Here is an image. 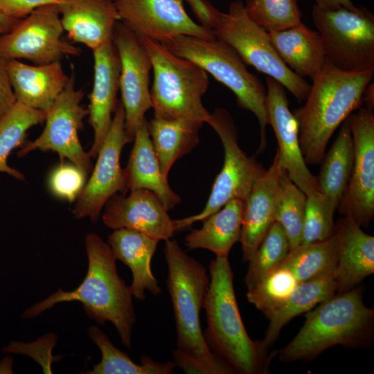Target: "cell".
Segmentation results:
<instances>
[{
    "label": "cell",
    "mask_w": 374,
    "mask_h": 374,
    "mask_svg": "<svg viewBox=\"0 0 374 374\" xmlns=\"http://www.w3.org/2000/svg\"><path fill=\"white\" fill-rule=\"evenodd\" d=\"M165 242L163 253L168 271L166 285L177 335L174 362L186 373H235L213 353L201 328L199 313L210 284L206 268L187 255L177 240Z\"/></svg>",
    "instance_id": "6da1fadb"
},
{
    "label": "cell",
    "mask_w": 374,
    "mask_h": 374,
    "mask_svg": "<svg viewBox=\"0 0 374 374\" xmlns=\"http://www.w3.org/2000/svg\"><path fill=\"white\" fill-rule=\"evenodd\" d=\"M85 247L89 266L82 283L73 291L59 289L26 310L23 317H37L58 303L79 301L87 314L98 323L112 322L123 346L131 349L132 329L136 320L131 288L119 276L116 258L109 244L97 234L89 233L85 237Z\"/></svg>",
    "instance_id": "7a4b0ae2"
},
{
    "label": "cell",
    "mask_w": 374,
    "mask_h": 374,
    "mask_svg": "<svg viewBox=\"0 0 374 374\" xmlns=\"http://www.w3.org/2000/svg\"><path fill=\"white\" fill-rule=\"evenodd\" d=\"M373 73L342 71L326 59L322 70L312 80L304 106L293 112L306 163L323 161L335 131L362 104L364 89Z\"/></svg>",
    "instance_id": "3957f363"
},
{
    "label": "cell",
    "mask_w": 374,
    "mask_h": 374,
    "mask_svg": "<svg viewBox=\"0 0 374 374\" xmlns=\"http://www.w3.org/2000/svg\"><path fill=\"white\" fill-rule=\"evenodd\" d=\"M210 284L204 308L207 327L205 340L234 373L262 374L272 357L262 341H253L243 324L235 294L233 274L228 256H216L209 265Z\"/></svg>",
    "instance_id": "277c9868"
},
{
    "label": "cell",
    "mask_w": 374,
    "mask_h": 374,
    "mask_svg": "<svg viewBox=\"0 0 374 374\" xmlns=\"http://www.w3.org/2000/svg\"><path fill=\"white\" fill-rule=\"evenodd\" d=\"M373 321L374 310L364 303L362 289L334 294L307 312L298 334L277 352L279 360L309 359L337 345L365 346L372 339Z\"/></svg>",
    "instance_id": "5b68a950"
},
{
    "label": "cell",
    "mask_w": 374,
    "mask_h": 374,
    "mask_svg": "<svg viewBox=\"0 0 374 374\" xmlns=\"http://www.w3.org/2000/svg\"><path fill=\"white\" fill-rule=\"evenodd\" d=\"M154 72L150 90L154 116L208 123L211 114L202 97L208 84V73L188 59L177 56L162 44L139 37Z\"/></svg>",
    "instance_id": "8992f818"
},
{
    "label": "cell",
    "mask_w": 374,
    "mask_h": 374,
    "mask_svg": "<svg viewBox=\"0 0 374 374\" xmlns=\"http://www.w3.org/2000/svg\"><path fill=\"white\" fill-rule=\"evenodd\" d=\"M175 55L199 65L217 81L229 88L238 105L251 112L260 125L259 151L267 146L266 89L260 80L250 73L237 52L226 42L215 37L203 39L178 35L162 44Z\"/></svg>",
    "instance_id": "52a82bcc"
},
{
    "label": "cell",
    "mask_w": 374,
    "mask_h": 374,
    "mask_svg": "<svg viewBox=\"0 0 374 374\" xmlns=\"http://www.w3.org/2000/svg\"><path fill=\"white\" fill-rule=\"evenodd\" d=\"M211 30L215 38L231 46L246 64L277 80L299 103L306 99L311 85L285 64L268 32L250 19L242 1H232L227 12L218 10Z\"/></svg>",
    "instance_id": "ba28073f"
},
{
    "label": "cell",
    "mask_w": 374,
    "mask_h": 374,
    "mask_svg": "<svg viewBox=\"0 0 374 374\" xmlns=\"http://www.w3.org/2000/svg\"><path fill=\"white\" fill-rule=\"evenodd\" d=\"M312 21L326 59L348 72L374 71V16L365 8L323 10L315 5Z\"/></svg>",
    "instance_id": "9c48e42d"
},
{
    "label": "cell",
    "mask_w": 374,
    "mask_h": 374,
    "mask_svg": "<svg viewBox=\"0 0 374 374\" xmlns=\"http://www.w3.org/2000/svg\"><path fill=\"white\" fill-rule=\"evenodd\" d=\"M218 134L224 150L222 168L217 175L204 209L198 214L173 220L175 232L190 227L219 211L233 199L244 201L266 170L254 157H248L238 143L237 130L231 115L222 108L211 114L208 123Z\"/></svg>",
    "instance_id": "30bf717a"
},
{
    "label": "cell",
    "mask_w": 374,
    "mask_h": 374,
    "mask_svg": "<svg viewBox=\"0 0 374 374\" xmlns=\"http://www.w3.org/2000/svg\"><path fill=\"white\" fill-rule=\"evenodd\" d=\"M64 31L57 3L37 7L0 35V57L46 64L80 55V48L62 39Z\"/></svg>",
    "instance_id": "8fae6325"
},
{
    "label": "cell",
    "mask_w": 374,
    "mask_h": 374,
    "mask_svg": "<svg viewBox=\"0 0 374 374\" xmlns=\"http://www.w3.org/2000/svg\"><path fill=\"white\" fill-rule=\"evenodd\" d=\"M84 93L75 88L73 75L46 112V125L35 141L28 142L18 152L24 157L39 149L57 152L62 162L68 159L87 175L91 171V157L86 152L79 140L78 130L83 127V119L88 109L81 105Z\"/></svg>",
    "instance_id": "7c38bea8"
},
{
    "label": "cell",
    "mask_w": 374,
    "mask_h": 374,
    "mask_svg": "<svg viewBox=\"0 0 374 374\" xmlns=\"http://www.w3.org/2000/svg\"><path fill=\"white\" fill-rule=\"evenodd\" d=\"M130 141L125 129L124 107L118 100L91 176L77 198L73 210L75 217L97 222L107 201L118 192L127 191L120 157L123 148Z\"/></svg>",
    "instance_id": "4fadbf2b"
},
{
    "label": "cell",
    "mask_w": 374,
    "mask_h": 374,
    "mask_svg": "<svg viewBox=\"0 0 374 374\" xmlns=\"http://www.w3.org/2000/svg\"><path fill=\"white\" fill-rule=\"evenodd\" d=\"M354 147L350 180L338 206L346 217L367 226L374 217V115L362 107L348 116Z\"/></svg>",
    "instance_id": "5bb4252c"
},
{
    "label": "cell",
    "mask_w": 374,
    "mask_h": 374,
    "mask_svg": "<svg viewBox=\"0 0 374 374\" xmlns=\"http://www.w3.org/2000/svg\"><path fill=\"white\" fill-rule=\"evenodd\" d=\"M112 42L120 60L119 89L125 132L133 141L145 119V114L152 108L149 88L152 62L139 37L120 21L116 24Z\"/></svg>",
    "instance_id": "9a60e30c"
},
{
    "label": "cell",
    "mask_w": 374,
    "mask_h": 374,
    "mask_svg": "<svg viewBox=\"0 0 374 374\" xmlns=\"http://www.w3.org/2000/svg\"><path fill=\"white\" fill-rule=\"evenodd\" d=\"M184 0H114L120 21L139 37L161 44L178 35L214 38L212 32L194 21Z\"/></svg>",
    "instance_id": "2e32d148"
},
{
    "label": "cell",
    "mask_w": 374,
    "mask_h": 374,
    "mask_svg": "<svg viewBox=\"0 0 374 374\" xmlns=\"http://www.w3.org/2000/svg\"><path fill=\"white\" fill-rule=\"evenodd\" d=\"M266 109L275 133L280 164L290 179L307 195L319 192L317 179L305 163L299 143L297 121L290 109L285 87L266 78Z\"/></svg>",
    "instance_id": "e0dca14e"
},
{
    "label": "cell",
    "mask_w": 374,
    "mask_h": 374,
    "mask_svg": "<svg viewBox=\"0 0 374 374\" xmlns=\"http://www.w3.org/2000/svg\"><path fill=\"white\" fill-rule=\"evenodd\" d=\"M167 211L154 193L138 189L128 196H112L105 206L102 220L110 229H130L166 241L175 232L173 220Z\"/></svg>",
    "instance_id": "ac0fdd59"
},
{
    "label": "cell",
    "mask_w": 374,
    "mask_h": 374,
    "mask_svg": "<svg viewBox=\"0 0 374 374\" xmlns=\"http://www.w3.org/2000/svg\"><path fill=\"white\" fill-rule=\"evenodd\" d=\"M283 170L276 149L270 167L256 179L243 201L240 242L244 261L249 262L276 222Z\"/></svg>",
    "instance_id": "d6986e66"
},
{
    "label": "cell",
    "mask_w": 374,
    "mask_h": 374,
    "mask_svg": "<svg viewBox=\"0 0 374 374\" xmlns=\"http://www.w3.org/2000/svg\"><path fill=\"white\" fill-rule=\"evenodd\" d=\"M93 84L89 96L88 122L94 133L93 143L89 152L91 158L98 152L109 132L117 103L119 90L120 60L112 42L93 51Z\"/></svg>",
    "instance_id": "ffe728a7"
},
{
    "label": "cell",
    "mask_w": 374,
    "mask_h": 374,
    "mask_svg": "<svg viewBox=\"0 0 374 374\" xmlns=\"http://www.w3.org/2000/svg\"><path fill=\"white\" fill-rule=\"evenodd\" d=\"M64 30L73 42L92 51L112 40L120 21L114 0H58Z\"/></svg>",
    "instance_id": "44dd1931"
},
{
    "label": "cell",
    "mask_w": 374,
    "mask_h": 374,
    "mask_svg": "<svg viewBox=\"0 0 374 374\" xmlns=\"http://www.w3.org/2000/svg\"><path fill=\"white\" fill-rule=\"evenodd\" d=\"M7 69L17 102L46 112L70 78L60 61L30 65L7 60Z\"/></svg>",
    "instance_id": "7402d4cb"
},
{
    "label": "cell",
    "mask_w": 374,
    "mask_h": 374,
    "mask_svg": "<svg viewBox=\"0 0 374 374\" xmlns=\"http://www.w3.org/2000/svg\"><path fill=\"white\" fill-rule=\"evenodd\" d=\"M159 241L126 228L115 229L108 236L109 245L116 260L122 261L132 271L133 279L130 287L133 296L139 301L145 300V290L154 296L161 293L150 267Z\"/></svg>",
    "instance_id": "603a6c76"
},
{
    "label": "cell",
    "mask_w": 374,
    "mask_h": 374,
    "mask_svg": "<svg viewBox=\"0 0 374 374\" xmlns=\"http://www.w3.org/2000/svg\"><path fill=\"white\" fill-rule=\"evenodd\" d=\"M338 228L340 246L334 277L336 292L342 293L374 273V237L350 217L345 216Z\"/></svg>",
    "instance_id": "cb8c5ba5"
},
{
    "label": "cell",
    "mask_w": 374,
    "mask_h": 374,
    "mask_svg": "<svg viewBox=\"0 0 374 374\" xmlns=\"http://www.w3.org/2000/svg\"><path fill=\"white\" fill-rule=\"evenodd\" d=\"M134 141L127 165L123 169L127 190H148L157 196L167 211L172 210L181 199L162 175L146 119L137 130Z\"/></svg>",
    "instance_id": "d4e9b609"
},
{
    "label": "cell",
    "mask_w": 374,
    "mask_h": 374,
    "mask_svg": "<svg viewBox=\"0 0 374 374\" xmlns=\"http://www.w3.org/2000/svg\"><path fill=\"white\" fill-rule=\"evenodd\" d=\"M268 33L279 56L296 75L312 80L321 72L326 57L318 31L301 23L285 30Z\"/></svg>",
    "instance_id": "484cf974"
},
{
    "label": "cell",
    "mask_w": 374,
    "mask_h": 374,
    "mask_svg": "<svg viewBox=\"0 0 374 374\" xmlns=\"http://www.w3.org/2000/svg\"><path fill=\"white\" fill-rule=\"evenodd\" d=\"M243 201L233 199L219 211L203 220L200 229H192L185 238L188 250L205 249L216 256H228L235 243L240 241Z\"/></svg>",
    "instance_id": "4316f807"
},
{
    "label": "cell",
    "mask_w": 374,
    "mask_h": 374,
    "mask_svg": "<svg viewBox=\"0 0 374 374\" xmlns=\"http://www.w3.org/2000/svg\"><path fill=\"white\" fill-rule=\"evenodd\" d=\"M336 292L334 273L299 283L290 295L266 317L269 320L262 343L267 348L277 340L292 319L308 312Z\"/></svg>",
    "instance_id": "83f0119b"
},
{
    "label": "cell",
    "mask_w": 374,
    "mask_h": 374,
    "mask_svg": "<svg viewBox=\"0 0 374 374\" xmlns=\"http://www.w3.org/2000/svg\"><path fill=\"white\" fill-rule=\"evenodd\" d=\"M354 147L348 117L342 123L317 178L319 192L328 209L335 214L350 180Z\"/></svg>",
    "instance_id": "f1b7e54d"
},
{
    "label": "cell",
    "mask_w": 374,
    "mask_h": 374,
    "mask_svg": "<svg viewBox=\"0 0 374 374\" xmlns=\"http://www.w3.org/2000/svg\"><path fill=\"white\" fill-rule=\"evenodd\" d=\"M203 123L185 120H166L153 117L148 121L152 144L164 177L179 159L199 143V130Z\"/></svg>",
    "instance_id": "f546056e"
},
{
    "label": "cell",
    "mask_w": 374,
    "mask_h": 374,
    "mask_svg": "<svg viewBox=\"0 0 374 374\" xmlns=\"http://www.w3.org/2000/svg\"><path fill=\"white\" fill-rule=\"evenodd\" d=\"M339 246L340 233L336 226L333 233L323 241L291 249L279 267L289 269L298 283L334 273Z\"/></svg>",
    "instance_id": "4dcf8cb0"
},
{
    "label": "cell",
    "mask_w": 374,
    "mask_h": 374,
    "mask_svg": "<svg viewBox=\"0 0 374 374\" xmlns=\"http://www.w3.org/2000/svg\"><path fill=\"white\" fill-rule=\"evenodd\" d=\"M89 335L99 348L102 359L90 374H170L177 366L174 361L154 362L145 355L141 357V364H136L127 355L115 347L107 335L98 327L91 326Z\"/></svg>",
    "instance_id": "1f68e13d"
},
{
    "label": "cell",
    "mask_w": 374,
    "mask_h": 374,
    "mask_svg": "<svg viewBox=\"0 0 374 374\" xmlns=\"http://www.w3.org/2000/svg\"><path fill=\"white\" fill-rule=\"evenodd\" d=\"M46 112L16 103L0 119V172H6L19 180L25 176L10 167L7 159L11 151L24 143L27 131L45 121Z\"/></svg>",
    "instance_id": "d6a6232c"
},
{
    "label": "cell",
    "mask_w": 374,
    "mask_h": 374,
    "mask_svg": "<svg viewBox=\"0 0 374 374\" xmlns=\"http://www.w3.org/2000/svg\"><path fill=\"white\" fill-rule=\"evenodd\" d=\"M290 250L287 235L281 225L276 221L249 260L244 278L247 290L252 288L267 274L278 267Z\"/></svg>",
    "instance_id": "836d02e7"
},
{
    "label": "cell",
    "mask_w": 374,
    "mask_h": 374,
    "mask_svg": "<svg viewBox=\"0 0 374 374\" xmlns=\"http://www.w3.org/2000/svg\"><path fill=\"white\" fill-rule=\"evenodd\" d=\"M307 195L290 179L283 169L276 221L283 227L290 249L301 243Z\"/></svg>",
    "instance_id": "e575fe53"
},
{
    "label": "cell",
    "mask_w": 374,
    "mask_h": 374,
    "mask_svg": "<svg viewBox=\"0 0 374 374\" xmlns=\"http://www.w3.org/2000/svg\"><path fill=\"white\" fill-rule=\"evenodd\" d=\"M244 8L250 19L267 32L302 23L297 0H247Z\"/></svg>",
    "instance_id": "d590c367"
},
{
    "label": "cell",
    "mask_w": 374,
    "mask_h": 374,
    "mask_svg": "<svg viewBox=\"0 0 374 374\" xmlns=\"http://www.w3.org/2000/svg\"><path fill=\"white\" fill-rule=\"evenodd\" d=\"M294 274L278 267L247 290V301L267 316L278 306L298 284Z\"/></svg>",
    "instance_id": "8d00e7d4"
},
{
    "label": "cell",
    "mask_w": 374,
    "mask_h": 374,
    "mask_svg": "<svg viewBox=\"0 0 374 374\" xmlns=\"http://www.w3.org/2000/svg\"><path fill=\"white\" fill-rule=\"evenodd\" d=\"M334 214L325 204L320 192L307 196L301 244L323 241L335 231Z\"/></svg>",
    "instance_id": "74e56055"
},
{
    "label": "cell",
    "mask_w": 374,
    "mask_h": 374,
    "mask_svg": "<svg viewBox=\"0 0 374 374\" xmlns=\"http://www.w3.org/2000/svg\"><path fill=\"white\" fill-rule=\"evenodd\" d=\"M87 174L73 163L57 166L51 172L48 184L57 197L72 202L78 198L85 185Z\"/></svg>",
    "instance_id": "f35d334b"
},
{
    "label": "cell",
    "mask_w": 374,
    "mask_h": 374,
    "mask_svg": "<svg viewBox=\"0 0 374 374\" xmlns=\"http://www.w3.org/2000/svg\"><path fill=\"white\" fill-rule=\"evenodd\" d=\"M58 0H0V14L20 19L37 7L57 3Z\"/></svg>",
    "instance_id": "ab89813d"
},
{
    "label": "cell",
    "mask_w": 374,
    "mask_h": 374,
    "mask_svg": "<svg viewBox=\"0 0 374 374\" xmlns=\"http://www.w3.org/2000/svg\"><path fill=\"white\" fill-rule=\"evenodd\" d=\"M7 69V60L0 57V119L16 103Z\"/></svg>",
    "instance_id": "60d3db41"
},
{
    "label": "cell",
    "mask_w": 374,
    "mask_h": 374,
    "mask_svg": "<svg viewBox=\"0 0 374 374\" xmlns=\"http://www.w3.org/2000/svg\"><path fill=\"white\" fill-rule=\"evenodd\" d=\"M201 24L211 30L217 9L206 0H185Z\"/></svg>",
    "instance_id": "b9f144b4"
},
{
    "label": "cell",
    "mask_w": 374,
    "mask_h": 374,
    "mask_svg": "<svg viewBox=\"0 0 374 374\" xmlns=\"http://www.w3.org/2000/svg\"><path fill=\"white\" fill-rule=\"evenodd\" d=\"M315 6L323 10H336L345 8L354 10L357 8L351 0H315Z\"/></svg>",
    "instance_id": "7bdbcfd3"
},
{
    "label": "cell",
    "mask_w": 374,
    "mask_h": 374,
    "mask_svg": "<svg viewBox=\"0 0 374 374\" xmlns=\"http://www.w3.org/2000/svg\"><path fill=\"white\" fill-rule=\"evenodd\" d=\"M19 21L17 19L0 14V35L10 31Z\"/></svg>",
    "instance_id": "ee69618b"
},
{
    "label": "cell",
    "mask_w": 374,
    "mask_h": 374,
    "mask_svg": "<svg viewBox=\"0 0 374 374\" xmlns=\"http://www.w3.org/2000/svg\"><path fill=\"white\" fill-rule=\"evenodd\" d=\"M362 101L366 105V107L373 109L374 105V84L369 83L364 89Z\"/></svg>",
    "instance_id": "f6af8a7d"
}]
</instances>
